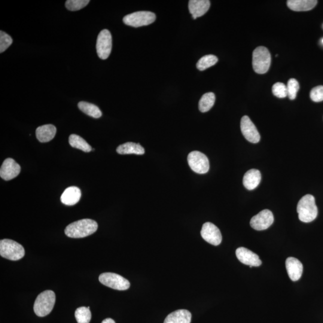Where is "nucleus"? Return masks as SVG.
I'll return each mask as SVG.
<instances>
[{"label": "nucleus", "instance_id": "33", "mask_svg": "<svg viewBox=\"0 0 323 323\" xmlns=\"http://www.w3.org/2000/svg\"><path fill=\"white\" fill-rule=\"evenodd\" d=\"M102 323H116L114 320L112 318H106L104 320Z\"/></svg>", "mask_w": 323, "mask_h": 323}, {"label": "nucleus", "instance_id": "6", "mask_svg": "<svg viewBox=\"0 0 323 323\" xmlns=\"http://www.w3.org/2000/svg\"><path fill=\"white\" fill-rule=\"evenodd\" d=\"M156 18V14L153 12L140 11L126 15L123 21L126 25L137 28L150 25L154 22Z\"/></svg>", "mask_w": 323, "mask_h": 323}, {"label": "nucleus", "instance_id": "9", "mask_svg": "<svg viewBox=\"0 0 323 323\" xmlns=\"http://www.w3.org/2000/svg\"><path fill=\"white\" fill-rule=\"evenodd\" d=\"M96 52L100 59H108L112 50V36L108 30H102L98 36Z\"/></svg>", "mask_w": 323, "mask_h": 323}, {"label": "nucleus", "instance_id": "25", "mask_svg": "<svg viewBox=\"0 0 323 323\" xmlns=\"http://www.w3.org/2000/svg\"><path fill=\"white\" fill-rule=\"evenodd\" d=\"M216 96L214 93L208 92L203 95L199 102V110L202 112H208L214 105Z\"/></svg>", "mask_w": 323, "mask_h": 323}, {"label": "nucleus", "instance_id": "5", "mask_svg": "<svg viewBox=\"0 0 323 323\" xmlns=\"http://www.w3.org/2000/svg\"><path fill=\"white\" fill-rule=\"evenodd\" d=\"M271 63L270 54L266 48L259 46L252 53V68L258 74L268 72Z\"/></svg>", "mask_w": 323, "mask_h": 323}, {"label": "nucleus", "instance_id": "26", "mask_svg": "<svg viewBox=\"0 0 323 323\" xmlns=\"http://www.w3.org/2000/svg\"><path fill=\"white\" fill-rule=\"evenodd\" d=\"M218 62V58L217 56H212V54H208V56L201 58L198 60L196 64V68L200 71H204V70L210 68V67L214 66Z\"/></svg>", "mask_w": 323, "mask_h": 323}, {"label": "nucleus", "instance_id": "13", "mask_svg": "<svg viewBox=\"0 0 323 323\" xmlns=\"http://www.w3.org/2000/svg\"><path fill=\"white\" fill-rule=\"evenodd\" d=\"M20 166L12 158H8L2 163L0 170V176L6 181L10 180L20 174Z\"/></svg>", "mask_w": 323, "mask_h": 323}, {"label": "nucleus", "instance_id": "28", "mask_svg": "<svg viewBox=\"0 0 323 323\" xmlns=\"http://www.w3.org/2000/svg\"><path fill=\"white\" fill-rule=\"evenodd\" d=\"M90 2V0H68L66 2V6L70 11H78L86 7Z\"/></svg>", "mask_w": 323, "mask_h": 323}, {"label": "nucleus", "instance_id": "8", "mask_svg": "<svg viewBox=\"0 0 323 323\" xmlns=\"http://www.w3.org/2000/svg\"><path fill=\"white\" fill-rule=\"evenodd\" d=\"M188 166L194 172L204 174L209 170L210 163L208 158L200 152H190L188 155Z\"/></svg>", "mask_w": 323, "mask_h": 323}, {"label": "nucleus", "instance_id": "22", "mask_svg": "<svg viewBox=\"0 0 323 323\" xmlns=\"http://www.w3.org/2000/svg\"><path fill=\"white\" fill-rule=\"evenodd\" d=\"M118 153L120 154H136L138 155L144 154V148L138 143L128 142L120 145L117 148Z\"/></svg>", "mask_w": 323, "mask_h": 323}, {"label": "nucleus", "instance_id": "14", "mask_svg": "<svg viewBox=\"0 0 323 323\" xmlns=\"http://www.w3.org/2000/svg\"><path fill=\"white\" fill-rule=\"evenodd\" d=\"M236 256L242 264L248 265L250 268L260 266L262 264L256 254L244 248H238L236 250Z\"/></svg>", "mask_w": 323, "mask_h": 323}, {"label": "nucleus", "instance_id": "7", "mask_svg": "<svg viewBox=\"0 0 323 323\" xmlns=\"http://www.w3.org/2000/svg\"><path fill=\"white\" fill-rule=\"evenodd\" d=\"M99 280L103 285L118 290H126L130 287L128 280L118 274L106 272L100 274Z\"/></svg>", "mask_w": 323, "mask_h": 323}, {"label": "nucleus", "instance_id": "17", "mask_svg": "<svg viewBox=\"0 0 323 323\" xmlns=\"http://www.w3.org/2000/svg\"><path fill=\"white\" fill-rule=\"evenodd\" d=\"M261 173L258 170L252 169L245 174L243 178V184L249 190H255L260 184Z\"/></svg>", "mask_w": 323, "mask_h": 323}, {"label": "nucleus", "instance_id": "2", "mask_svg": "<svg viewBox=\"0 0 323 323\" xmlns=\"http://www.w3.org/2000/svg\"><path fill=\"white\" fill-rule=\"evenodd\" d=\"M297 212L301 222L310 223L314 220L318 215L315 198L312 194H306L302 198L298 204Z\"/></svg>", "mask_w": 323, "mask_h": 323}, {"label": "nucleus", "instance_id": "31", "mask_svg": "<svg viewBox=\"0 0 323 323\" xmlns=\"http://www.w3.org/2000/svg\"><path fill=\"white\" fill-rule=\"evenodd\" d=\"M13 42V39L7 33L0 32V52L2 53L10 47Z\"/></svg>", "mask_w": 323, "mask_h": 323}, {"label": "nucleus", "instance_id": "18", "mask_svg": "<svg viewBox=\"0 0 323 323\" xmlns=\"http://www.w3.org/2000/svg\"><path fill=\"white\" fill-rule=\"evenodd\" d=\"M80 188L76 186H72L66 188L64 192L62 197H60V200L65 205L72 206L78 203L80 200Z\"/></svg>", "mask_w": 323, "mask_h": 323}, {"label": "nucleus", "instance_id": "20", "mask_svg": "<svg viewBox=\"0 0 323 323\" xmlns=\"http://www.w3.org/2000/svg\"><path fill=\"white\" fill-rule=\"evenodd\" d=\"M191 313L188 310H180L170 313L164 323H190Z\"/></svg>", "mask_w": 323, "mask_h": 323}, {"label": "nucleus", "instance_id": "12", "mask_svg": "<svg viewBox=\"0 0 323 323\" xmlns=\"http://www.w3.org/2000/svg\"><path fill=\"white\" fill-rule=\"evenodd\" d=\"M240 130L244 136L249 142L258 143L260 142V134L254 124L248 116H243L240 120Z\"/></svg>", "mask_w": 323, "mask_h": 323}, {"label": "nucleus", "instance_id": "19", "mask_svg": "<svg viewBox=\"0 0 323 323\" xmlns=\"http://www.w3.org/2000/svg\"><path fill=\"white\" fill-rule=\"evenodd\" d=\"M56 133V127L53 124H45L38 128L36 130V136L41 142H48L51 141Z\"/></svg>", "mask_w": 323, "mask_h": 323}, {"label": "nucleus", "instance_id": "27", "mask_svg": "<svg viewBox=\"0 0 323 323\" xmlns=\"http://www.w3.org/2000/svg\"><path fill=\"white\" fill-rule=\"evenodd\" d=\"M90 308L82 306L78 308L75 312V318L78 323H90L91 320Z\"/></svg>", "mask_w": 323, "mask_h": 323}, {"label": "nucleus", "instance_id": "11", "mask_svg": "<svg viewBox=\"0 0 323 323\" xmlns=\"http://www.w3.org/2000/svg\"><path fill=\"white\" fill-rule=\"evenodd\" d=\"M272 212L269 210H264L252 217L250 220L252 228L256 230H267L274 223Z\"/></svg>", "mask_w": 323, "mask_h": 323}, {"label": "nucleus", "instance_id": "32", "mask_svg": "<svg viewBox=\"0 0 323 323\" xmlns=\"http://www.w3.org/2000/svg\"><path fill=\"white\" fill-rule=\"evenodd\" d=\"M310 99L314 102H319L323 100V86L314 88L310 92Z\"/></svg>", "mask_w": 323, "mask_h": 323}, {"label": "nucleus", "instance_id": "29", "mask_svg": "<svg viewBox=\"0 0 323 323\" xmlns=\"http://www.w3.org/2000/svg\"><path fill=\"white\" fill-rule=\"evenodd\" d=\"M287 90L289 99L294 100L296 98L297 93L300 90V84L296 79L290 78L288 82Z\"/></svg>", "mask_w": 323, "mask_h": 323}, {"label": "nucleus", "instance_id": "1", "mask_svg": "<svg viewBox=\"0 0 323 323\" xmlns=\"http://www.w3.org/2000/svg\"><path fill=\"white\" fill-rule=\"evenodd\" d=\"M98 224L92 219L86 218L73 222L67 226L65 234L72 238H82L96 232Z\"/></svg>", "mask_w": 323, "mask_h": 323}, {"label": "nucleus", "instance_id": "24", "mask_svg": "<svg viewBox=\"0 0 323 323\" xmlns=\"http://www.w3.org/2000/svg\"><path fill=\"white\" fill-rule=\"evenodd\" d=\"M69 143L72 148H78L84 152L92 150L91 146L84 138L76 134H72L70 136Z\"/></svg>", "mask_w": 323, "mask_h": 323}, {"label": "nucleus", "instance_id": "4", "mask_svg": "<svg viewBox=\"0 0 323 323\" xmlns=\"http://www.w3.org/2000/svg\"><path fill=\"white\" fill-rule=\"evenodd\" d=\"M0 255L10 260H18L25 256V250L22 245L14 240L4 239L0 242Z\"/></svg>", "mask_w": 323, "mask_h": 323}, {"label": "nucleus", "instance_id": "10", "mask_svg": "<svg viewBox=\"0 0 323 323\" xmlns=\"http://www.w3.org/2000/svg\"><path fill=\"white\" fill-rule=\"evenodd\" d=\"M200 234L202 238L210 244L217 246L222 242V236L220 230L210 222L203 224Z\"/></svg>", "mask_w": 323, "mask_h": 323}, {"label": "nucleus", "instance_id": "16", "mask_svg": "<svg viewBox=\"0 0 323 323\" xmlns=\"http://www.w3.org/2000/svg\"><path fill=\"white\" fill-rule=\"evenodd\" d=\"M210 2L208 0H190L188 2V10L194 20L202 16L209 10Z\"/></svg>", "mask_w": 323, "mask_h": 323}, {"label": "nucleus", "instance_id": "23", "mask_svg": "<svg viewBox=\"0 0 323 323\" xmlns=\"http://www.w3.org/2000/svg\"><path fill=\"white\" fill-rule=\"evenodd\" d=\"M78 106L82 112L90 117L96 118L102 117V111L100 110L98 106L93 104L81 102L78 104Z\"/></svg>", "mask_w": 323, "mask_h": 323}, {"label": "nucleus", "instance_id": "21", "mask_svg": "<svg viewBox=\"0 0 323 323\" xmlns=\"http://www.w3.org/2000/svg\"><path fill=\"white\" fill-rule=\"evenodd\" d=\"M318 2L316 0H288L287 4L292 10L304 12L312 10Z\"/></svg>", "mask_w": 323, "mask_h": 323}, {"label": "nucleus", "instance_id": "30", "mask_svg": "<svg viewBox=\"0 0 323 323\" xmlns=\"http://www.w3.org/2000/svg\"><path fill=\"white\" fill-rule=\"evenodd\" d=\"M272 90L274 95L279 98H284L288 96L287 86L280 82L274 84Z\"/></svg>", "mask_w": 323, "mask_h": 323}, {"label": "nucleus", "instance_id": "34", "mask_svg": "<svg viewBox=\"0 0 323 323\" xmlns=\"http://www.w3.org/2000/svg\"><path fill=\"white\" fill-rule=\"evenodd\" d=\"M322 44H323V38L322 39Z\"/></svg>", "mask_w": 323, "mask_h": 323}, {"label": "nucleus", "instance_id": "15", "mask_svg": "<svg viewBox=\"0 0 323 323\" xmlns=\"http://www.w3.org/2000/svg\"><path fill=\"white\" fill-rule=\"evenodd\" d=\"M286 270L292 282H297L301 278L303 272V265L296 258L290 257L286 262Z\"/></svg>", "mask_w": 323, "mask_h": 323}, {"label": "nucleus", "instance_id": "3", "mask_svg": "<svg viewBox=\"0 0 323 323\" xmlns=\"http://www.w3.org/2000/svg\"><path fill=\"white\" fill-rule=\"evenodd\" d=\"M56 294L53 291L46 290L41 292L36 298L34 310L38 316H46L52 310L56 304Z\"/></svg>", "mask_w": 323, "mask_h": 323}]
</instances>
